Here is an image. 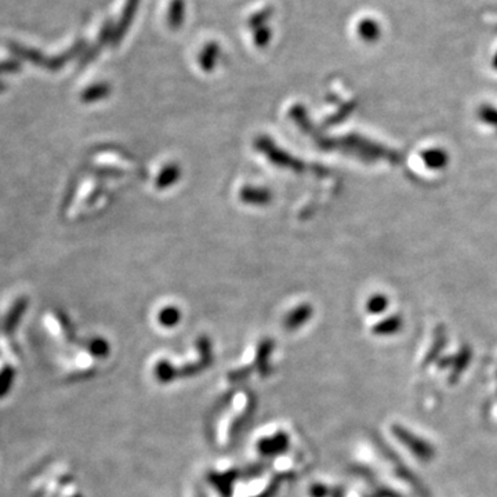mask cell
Returning <instances> with one entry per match:
<instances>
[{
  "label": "cell",
  "mask_w": 497,
  "mask_h": 497,
  "mask_svg": "<svg viewBox=\"0 0 497 497\" xmlns=\"http://www.w3.org/2000/svg\"><path fill=\"white\" fill-rule=\"evenodd\" d=\"M256 395L250 390H237L225 405L220 406V410L215 415L212 427L214 444L218 448H227L234 444L240 428L249 422L252 415L256 412Z\"/></svg>",
  "instance_id": "6da1fadb"
},
{
  "label": "cell",
  "mask_w": 497,
  "mask_h": 497,
  "mask_svg": "<svg viewBox=\"0 0 497 497\" xmlns=\"http://www.w3.org/2000/svg\"><path fill=\"white\" fill-rule=\"evenodd\" d=\"M290 435L282 426H274L269 429H261L259 437L253 441V451L261 459L275 457L289 448Z\"/></svg>",
  "instance_id": "7a4b0ae2"
},
{
  "label": "cell",
  "mask_w": 497,
  "mask_h": 497,
  "mask_svg": "<svg viewBox=\"0 0 497 497\" xmlns=\"http://www.w3.org/2000/svg\"><path fill=\"white\" fill-rule=\"evenodd\" d=\"M13 370L9 368H0V400L7 394L13 384Z\"/></svg>",
  "instance_id": "3957f363"
}]
</instances>
